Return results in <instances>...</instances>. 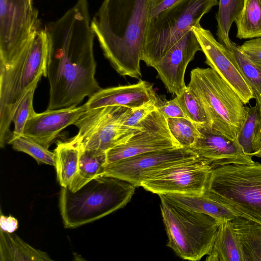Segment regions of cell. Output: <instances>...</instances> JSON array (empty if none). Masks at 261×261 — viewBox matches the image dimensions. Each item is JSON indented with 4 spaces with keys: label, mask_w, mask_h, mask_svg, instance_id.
I'll return each mask as SVG.
<instances>
[{
    "label": "cell",
    "mask_w": 261,
    "mask_h": 261,
    "mask_svg": "<svg viewBox=\"0 0 261 261\" xmlns=\"http://www.w3.org/2000/svg\"><path fill=\"white\" fill-rule=\"evenodd\" d=\"M88 0L74 5L45 27L49 36L47 110L76 107L101 89L95 75V35Z\"/></svg>",
    "instance_id": "cell-1"
},
{
    "label": "cell",
    "mask_w": 261,
    "mask_h": 261,
    "mask_svg": "<svg viewBox=\"0 0 261 261\" xmlns=\"http://www.w3.org/2000/svg\"><path fill=\"white\" fill-rule=\"evenodd\" d=\"M150 0H103L91 27L105 57L122 76L142 77Z\"/></svg>",
    "instance_id": "cell-2"
},
{
    "label": "cell",
    "mask_w": 261,
    "mask_h": 261,
    "mask_svg": "<svg viewBox=\"0 0 261 261\" xmlns=\"http://www.w3.org/2000/svg\"><path fill=\"white\" fill-rule=\"evenodd\" d=\"M49 36L45 26L37 31L26 49L9 65L0 67V146L12 134V117L23 94L42 76H47Z\"/></svg>",
    "instance_id": "cell-3"
},
{
    "label": "cell",
    "mask_w": 261,
    "mask_h": 261,
    "mask_svg": "<svg viewBox=\"0 0 261 261\" xmlns=\"http://www.w3.org/2000/svg\"><path fill=\"white\" fill-rule=\"evenodd\" d=\"M135 187L123 180L100 175L75 192L61 187L59 207L66 228H76L124 207Z\"/></svg>",
    "instance_id": "cell-4"
},
{
    "label": "cell",
    "mask_w": 261,
    "mask_h": 261,
    "mask_svg": "<svg viewBox=\"0 0 261 261\" xmlns=\"http://www.w3.org/2000/svg\"><path fill=\"white\" fill-rule=\"evenodd\" d=\"M201 104L214 132L232 141L237 140L248 115L247 107L217 73L210 67L191 71L187 86Z\"/></svg>",
    "instance_id": "cell-5"
},
{
    "label": "cell",
    "mask_w": 261,
    "mask_h": 261,
    "mask_svg": "<svg viewBox=\"0 0 261 261\" xmlns=\"http://www.w3.org/2000/svg\"><path fill=\"white\" fill-rule=\"evenodd\" d=\"M204 194L261 225V163L212 168Z\"/></svg>",
    "instance_id": "cell-6"
},
{
    "label": "cell",
    "mask_w": 261,
    "mask_h": 261,
    "mask_svg": "<svg viewBox=\"0 0 261 261\" xmlns=\"http://www.w3.org/2000/svg\"><path fill=\"white\" fill-rule=\"evenodd\" d=\"M167 246L179 257L200 260L213 247L219 222L212 216L182 207L159 196Z\"/></svg>",
    "instance_id": "cell-7"
},
{
    "label": "cell",
    "mask_w": 261,
    "mask_h": 261,
    "mask_svg": "<svg viewBox=\"0 0 261 261\" xmlns=\"http://www.w3.org/2000/svg\"><path fill=\"white\" fill-rule=\"evenodd\" d=\"M216 5L218 0H180L149 20L142 61L154 68L167 52Z\"/></svg>",
    "instance_id": "cell-8"
},
{
    "label": "cell",
    "mask_w": 261,
    "mask_h": 261,
    "mask_svg": "<svg viewBox=\"0 0 261 261\" xmlns=\"http://www.w3.org/2000/svg\"><path fill=\"white\" fill-rule=\"evenodd\" d=\"M130 109L121 106H107L87 109L74 123L79 131L69 139L80 150L106 152L126 142L142 130L123 125Z\"/></svg>",
    "instance_id": "cell-9"
},
{
    "label": "cell",
    "mask_w": 261,
    "mask_h": 261,
    "mask_svg": "<svg viewBox=\"0 0 261 261\" xmlns=\"http://www.w3.org/2000/svg\"><path fill=\"white\" fill-rule=\"evenodd\" d=\"M34 0H0V67L26 49L42 27Z\"/></svg>",
    "instance_id": "cell-10"
},
{
    "label": "cell",
    "mask_w": 261,
    "mask_h": 261,
    "mask_svg": "<svg viewBox=\"0 0 261 261\" xmlns=\"http://www.w3.org/2000/svg\"><path fill=\"white\" fill-rule=\"evenodd\" d=\"M197 157L191 149L185 147L152 151L108 164L101 175L117 178L138 187L160 171Z\"/></svg>",
    "instance_id": "cell-11"
},
{
    "label": "cell",
    "mask_w": 261,
    "mask_h": 261,
    "mask_svg": "<svg viewBox=\"0 0 261 261\" xmlns=\"http://www.w3.org/2000/svg\"><path fill=\"white\" fill-rule=\"evenodd\" d=\"M212 169L207 161L198 156L160 171L144 181L141 187L159 195L169 193L203 195Z\"/></svg>",
    "instance_id": "cell-12"
},
{
    "label": "cell",
    "mask_w": 261,
    "mask_h": 261,
    "mask_svg": "<svg viewBox=\"0 0 261 261\" xmlns=\"http://www.w3.org/2000/svg\"><path fill=\"white\" fill-rule=\"evenodd\" d=\"M139 126L142 130L106 151V165L147 152L181 147L171 135L167 119L158 109L142 121Z\"/></svg>",
    "instance_id": "cell-13"
},
{
    "label": "cell",
    "mask_w": 261,
    "mask_h": 261,
    "mask_svg": "<svg viewBox=\"0 0 261 261\" xmlns=\"http://www.w3.org/2000/svg\"><path fill=\"white\" fill-rule=\"evenodd\" d=\"M192 30L205 57V63L226 81L244 105L254 98L251 89L240 71L233 51L228 50L200 23Z\"/></svg>",
    "instance_id": "cell-14"
},
{
    "label": "cell",
    "mask_w": 261,
    "mask_h": 261,
    "mask_svg": "<svg viewBox=\"0 0 261 261\" xmlns=\"http://www.w3.org/2000/svg\"><path fill=\"white\" fill-rule=\"evenodd\" d=\"M201 51L192 30L188 32L160 60L154 67L157 77L164 85L168 92L180 95L187 86L185 74L189 63L196 53Z\"/></svg>",
    "instance_id": "cell-15"
},
{
    "label": "cell",
    "mask_w": 261,
    "mask_h": 261,
    "mask_svg": "<svg viewBox=\"0 0 261 261\" xmlns=\"http://www.w3.org/2000/svg\"><path fill=\"white\" fill-rule=\"evenodd\" d=\"M197 126L199 135L191 149L207 161L212 168L255 162L252 156L245 153L237 140H230L215 133L206 125Z\"/></svg>",
    "instance_id": "cell-16"
},
{
    "label": "cell",
    "mask_w": 261,
    "mask_h": 261,
    "mask_svg": "<svg viewBox=\"0 0 261 261\" xmlns=\"http://www.w3.org/2000/svg\"><path fill=\"white\" fill-rule=\"evenodd\" d=\"M86 104L76 107L34 112L28 120L23 135L48 148L59 134L74 123L87 111Z\"/></svg>",
    "instance_id": "cell-17"
},
{
    "label": "cell",
    "mask_w": 261,
    "mask_h": 261,
    "mask_svg": "<svg viewBox=\"0 0 261 261\" xmlns=\"http://www.w3.org/2000/svg\"><path fill=\"white\" fill-rule=\"evenodd\" d=\"M153 85L140 80L136 84L101 88L86 102L87 109L107 106H121L132 110L151 100H158Z\"/></svg>",
    "instance_id": "cell-18"
},
{
    "label": "cell",
    "mask_w": 261,
    "mask_h": 261,
    "mask_svg": "<svg viewBox=\"0 0 261 261\" xmlns=\"http://www.w3.org/2000/svg\"><path fill=\"white\" fill-rule=\"evenodd\" d=\"M159 196L182 207L210 215L219 223L237 217L225 206L204 194L169 193Z\"/></svg>",
    "instance_id": "cell-19"
},
{
    "label": "cell",
    "mask_w": 261,
    "mask_h": 261,
    "mask_svg": "<svg viewBox=\"0 0 261 261\" xmlns=\"http://www.w3.org/2000/svg\"><path fill=\"white\" fill-rule=\"evenodd\" d=\"M206 261H245L231 221L220 222L213 247Z\"/></svg>",
    "instance_id": "cell-20"
},
{
    "label": "cell",
    "mask_w": 261,
    "mask_h": 261,
    "mask_svg": "<svg viewBox=\"0 0 261 261\" xmlns=\"http://www.w3.org/2000/svg\"><path fill=\"white\" fill-rule=\"evenodd\" d=\"M1 261H50L48 254L35 249L25 243L17 235L1 229Z\"/></svg>",
    "instance_id": "cell-21"
},
{
    "label": "cell",
    "mask_w": 261,
    "mask_h": 261,
    "mask_svg": "<svg viewBox=\"0 0 261 261\" xmlns=\"http://www.w3.org/2000/svg\"><path fill=\"white\" fill-rule=\"evenodd\" d=\"M54 152L57 180L61 187H68L77 172L81 150L70 141H59Z\"/></svg>",
    "instance_id": "cell-22"
},
{
    "label": "cell",
    "mask_w": 261,
    "mask_h": 261,
    "mask_svg": "<svg viewBox=\"0 0 261 261\" xmlns=\"http://www.w3.org/2000/svg\"><path fill=\"white\" fill-rule=\"evenodd\" d=\"M231 222L245 261H261V225L240 217Z\"/></svg>",
    "instance_id": "cell-23"
},
{
    "label": "cell",
    "mask_w": 261,
    "mask_h": 261,
    "mask_svg": "<svg viewBox=\"0 0 261 261\" xmlns=\"http://www.w3.org/2000/svg\"><path fill=\"white\" fill-rule=\"evenodd\" d=\"M106 164V152L81 150L79 169L68 189L75 192L91 180L101 175Z\"/></svg>",
    "instance_id": "cell-24"
},
{
    "label": "cell",
    "mask_w": 261,
    "mask_h": 261,
    "mask_svg": "<svg viewBox=\"0 0 261 261\" xmlns=\"http://www.w3.org/2000/svg\"><path fill=\"white\" fill-rule=\"evenodd\" d=\"M234 22L238 38L261 37V0H244L243 8Z\"/></svg>",
    "instance_id": "cell-25"
},
{
    "label": "cell",
    "mask_w": 261,
    "mask_h": 261,
    "mask_svg": "<svg viewBox=\"0 0 261 261\" xmlns=\"http://www.w3.org/2000/svg\"><path fill=\"white\" fill-rule=\"evenodd\" d=\"M244 0H219L216 15L218 40L229 51H232L233 42L229 36L231 26L241 13Z\"/></svg>",
    "instance_id": "cell-26"
},
{
    "label": "cell",
    "mask_w": 261,
    "mask_h": 261,
    "mask_svg": "<svg viewBox=\"0 0 261 261\" xmlns=\"http://www.w3.org/2000/svg\"><path fill=\"white\" fill-rule=\"evenodd\" d=\"M233 53L244 80L250 87L259 112L261 111V65L253 63L233 42Z\"/></svg>",
    "instance_id": "cell-27"
},
{
    "label": "cell",
    "mask_w": 261,
    "mask_h": 261,
    "mask_svg": "<svg viewBox=\"0 0 261 261\" xmlns=\"http://www.w3.org/2000/svg\"><path fill=\"white\" fill-rule=\"evenodd\" d=\"M8 144L16 151L23 152L36 160L38 164L55 166V153L31 138L24 135L11 137Z\"/></svg>",
    "instance_id": "cell-28"
},
{
    "label": "cell",
    "mask_w": 261,
    "mask_h": 261,
    "mask_svg": "<svg viewBox=\"0 0 261 261\" xmlns=\"http://www.w3.org/2000/svg\"><path fill=\"white\" fill-rule=\"evenodd\" d=\"M169 130L181 147L191 148L199 135L197 125L187 118L167 119Z\"/></svg>",
    "instance_id": "cell-29"
},
{
    "label": "cell",
    "mask_w": 261,
    "mask_h": 261,
    "mask_svg": "<svg viewBox=\"0 0 261 261\" xmlns=\"http://www.w3.org/2000/svg\"><path fill=\"white\" fill-rule=\"evenodd\" d=\"M38 82H36L27 90L16 108L12 117L14 127L11 137L23 135L25 124L35 112L33 97Z\"/></svg>",
    "instance_id": "cell-30"
},
{
    "label": "cell",
    "mask_w": 261,
    "mask_h": 261,
    "mask_svg": "<svg viewBox=\"0 0 261 261\" xmlns=\"http://www.w3.org/2000/svg\"><path fill=\"white\" fill-rule=\"evenodd\" d=\"M176 97L188 119L196 125H207V118L201 104L187 86Z\"/></svg>",
    "instance_id": "cell-31"
},
{
    "label": "cell",
    "mask_w": 261,
    "mask_h": 261,
    "mask_svg": "<svg viewBox=\"0 0 261 261\" xmlns=\"http://www.w3.org/2000/svg\"><path fill=\"white\" fill-rule=\"evenodd\" d=\"M248 115L238 135L237 141L245 154L252 156L253 144L256 126L259 116V110L255 105L247 107Z\"/></svg>",
    "instance_id": "cell-32"
},
{
    "label": "cell",
    "mask_w": 261,
    "mask_h": 261,
    "mask_svg": "<svg viewBox=\"0 0 261 261\" xmlns=\"http://www.w3.org/2000/svg\"><path fill=\"white\" fill-rule=\"evenodd\" d=\"M158 100H151L136 109L130 110L124 120L123 125L129 129H141L139 127L140 122L150 114L156 110Z\"/></svg>",
    "instance_id": "cell-33"
},
{
    "label": "cell",
    "mask_w": 261,
    "mask_h": 261,
    "mask_svg": "<svg viewBox=\"0 0 261 261\" xmlns=\"http://www.w3.org/2000/svg\"><path fill=\"white\" fill-rule=\"evenodd\" d=\"M238 47L253 63L261 65V37L251 39Z\"/></svg>",
    "instance_id": "cell-34"
},
{
    "label": "cell",
    "mask_w": 261,
    "mask_h": 261,
    "mask_svg": "<svg viewBox=\"0 0 261 261\" xmlns=\"http://www.w3.org/2000/svg\"><path fill=\"white\" fill-rule=\"evenodd\" d=\"M158 108L166 119L187 118L176 96L171 100L160 102L159 101Z\"/></svg>",
    "instance_id": "cell-35"
},
{
    "label": "cell",
    "mask_w": 261,
    "mask_h": 261,
    "mask_svg": "<svg viewBox=\"0 0 261 261\" xmlns=\"http://www.w3.org/2000/svg\"><path fill=\"white\" fill-rule=\"evenodd\" d=\"M180 0H150L149 21L155 18L161 12L171 7Z\"/></svg>",
    "instance_id": "cell-36"
},
{
    "label": "cell",
    "mask_w": 261,
    "mask_h": 261,
    "mask_svg": "<svg viewBox=\"0 0 261 261\" xmlns=\"http://www.w3.org/2000/svg\"><path fill=\"white\" fill-rule=\"evenodd\" d=\"M1 229L9 233H13L18 228L17 219L11 216H6L1 215Z\"/></svg>",
    "instance_id": "cell-37"
},
{
    "label": "cell",
    "mask_w": 261,
    "mask_h": 261,
    "mask_svg": "<svg viewBox=\"0 0 261 261\" xmlns=\"http://www.w3.org/2000/svg\"><path fill=\"white\" fill-rule=\"evenodd\" d=\"M261 153V111L257 122L253 144L252 156H257Z\"/></svg>",
    "instance_id": "cell-38"
},
{
    "label": "cell",
    "mask_w": 261,
    "mask_h": 261,
    "mask_svg": "<svg viewBox=\"0 0 261 261\" xmlns=\"http://www.w3.org/2000/svg\"><path fill=\"white\" fill-rule=\"evenodd\" d=\"M257 157H259V158H261V153H259L258 155H257Z\"/></svg>",
    "instance_id": "cell-39"
}]
</instances>
